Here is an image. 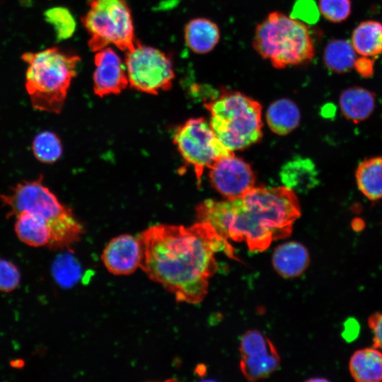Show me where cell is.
I'll return each instance as SVG.
<instances>
[{
  "label": "cell",
  "mask_w": 382,
  "mask_h": 382,
  "mask_svg": "<svg viewBox=\"0 0 382 382\" xmlns=\"http://www.w3.org/2000/svg\"><path fill=\"white\" fill-rule=\"evenodd\" d=\"M137 238L142 251L139 267L177 301L195 304L203 301L209 280L218 269L216 252L235 257L228 240L205 222L189 227L155 225Z\"/></svg>",
  "instance_id": "cell-1"
},
{
  "label": "cell",
  "mask_w": 382,
  "mask_h": 382,
  "mask_svg": "<svg viewBox=\"0 0 382 382\" xmlns=\"http://www.w3.org/2000/svg\"><path fill=\"white\" fill-rule=\"evenodd\" d=\"M196 212L199 221L226 240L245 242L251 252H262L272 241L289 237L301 215L295 192L285 186L254 187L236 199L205 200Z\"/></svg>",
  "instance_id": "cell-2"
},
{
  "label": "cell",
  "mask_w": 382,
  "mask_h": 382,
  "mask_svg": "<svg viewBox=\"0 0 382 382\" xmlns=\"http://www.w3.org/2000/svg\"><path fill=\"white\" fill-rule=\"evenodd\" d=\"M21 59L28 64L25 86L32 106L58 114L62 110L80 57L57 47L27 52Z\"/></svg>",
  "instance_id": "cell-3"
},
{
  "label": "cell",
  "mask_w": 382,
  "mask_h": 382,
  "mask_svg": "<svg viewBox=\"0 0 382 382\" xmlns=\"http://www.w3.org/2000/svg\"><path fill=\"white\" fill-rule=\"evenodd\" d=\"M253 47L275 69L303 65L315 56V47L306 23L273 11L255 28Z\"/></svg>",
  "instance_id": "cell-4"
},
{
  "label": "cell",
  "mask_w": 382,
  "mask_h": 382,
  "mask_svg": "<svg viewBox=\"0 0 382 382\" xmlns=\"http://www.w3.org/2000/svg\"><path fill=\"white\" fill-rule=\"evenodd\" d=\"M217 139L233 151L245 149L262 137V106L236 91H224L204 103Z\"/></svg>",
  "instance_id": "cell-5"
},
{
  "label": "cell",
  "mask_w": 382,
  "mask_h": 382,
  "mask_svg": "<svg viewBox=\"0 0 382 382\" xmlns=\"http://www.w3.org/2000/svg\"><path fill=\"white\" fill-rule=\"evenodd\" d=\"M0 200L10 208L11 216L27 211L44 217L52 229L51 248H67L79 241L83 232L71 210L42 183L41 175L37 180L18 183L10 194L0 195Z\"/></svg>",
  "instance_id": "cell-6"
},
{
  "label": "cell",
  "mask_w": 382,
  "mask_h": 382,
  "mask_svg": "<svg viewBox=\"0 0 382 382\" xmlns=\"http://www.w3.org/2000/svg\"><path fill=\"white\" fill-rule=\"evenodd\" d=\"M88 4L81 21L91 51L111 45L124 52L134 48L137 40L131 10L125 0H89Z\"/></svg>",
  "instance_id": "cell-7"
},
{
  "label": "cell",
  "mask_w": 382,
  "mask_h": 382,
  "mask_svg": "<svg viewBox=\"0 0 382 382\" xmlns=\"http://www.w3.org/2000/svg\"><path fill=\"white\" fill-rule=\"evenodd\" d=\"M124 63L129 84L137 91L157 94L173 86L175 72L172 61L158 49L137 40L132 50L125 52Z\"/></svg>",
  "instance_id": "cell-8"
},
{
  "label": "cell",
  "mask_w": 382,
  "mask_h": 382,
  "mask_svg": "<svg viewBox=\"0 0 382 382\" xmlns=\"http://www.w3.org/2000/svg\"><path fill=\"white\" fill-rule=\"evenodd\" d=\"M173 141L184 160L194 167L199 185L204 170L220 158L233 154L217 139L204 118H192L179 127Z\"/></svg>",
  "instance_id": "cell-9"
},
{
  "label": "cell",
  "mask_w": 382,
  "mask_h": 382,
  "mask_svg": "<svg viewBox=\"0 0 382 382\" xmlns=\"http://www.w3.org/2000/svg\"><path fill=\"white\" fill-rule=\"evenodd\" d=\"M240 369L251 381L265 378L280 365V357L270 340L258 330H249L241 339Z\"/></svg>",
  "instance_id": "cell-10"
},
{
  "label": "cell",
  "mask_w": 382,
  "mask_h": 382,
  "mask_svg": "<svg viewBox=\"0 0 382 382\" xmlns=\"http://www.w3.org/2000/svg\"><path fill=\"white\" fill-rule=\"evenodd\" d=\"M209 169L212 185L226 199L242 197L255 187L250 165L234 154L220 158Z\"/></svg>",
  "instance_id": "cell-11"
},
{
  "label": "cell",
  "mask_w": 382,
  "mask_h": 382,
  "mask_svg": "<svg viewBox=\"0 0 382 382\" xmlns=\"http://www.w3.org/2000/svg\"><path fill=\"white\" fill-rule=\"evenodd\" d=\"M95 53L94 93L100 97L120 93L129 84L125 63L110 46Z\"/></svg>",
  "instance_id": "cell-12"
},
{
  "label": "cell",
  "mask_w": 382,
  "mask_h": 382,
  "mask_svg": "<svg viewBox=\"0 0 382 382\" xmlns=\"http://www.w3.org/2000/svg\"><path fill=\"white\" fill-rule=\"evenodd\" d=\"M142 257L140 242L137 237L122 234L115 237L104 248L101 260L109 272L115 275L132 274Z\"/></svg>",
  "instance_id": "cell-13"
},
{
  "label": "cell",
  "mask_w": 382,
  "mask_h": 382,
  "mask_svg": "<svg viewBox=\"0 0 382 382\" xmlns=\"http://www.w3.org/2000/svg\"><path fill=\"white\" fill-rule=\"evenodd\" d=\"M272 261L279 275L294 278L301 275L307 269L310 256L304 245L291 241L282 243L274 250Z\"/></svg>",
  "instance_id": "cell-14"
},
{
  "label": "cell",
  "mask_w": 382,
  "mask_h": 382,
  "mask_svg": "<svg viewBox=\"0 0 382 382\" xmlns=\"http://www.w3.org/2000/svg\"><path fill=\"white\" fill-rule=\"evenodd\" d=\"M15 216V231L21 241L33 247L50 246L52 229L44 217L27 211L21 212Z\"/></svg>",
  "instance_id": "cell-15"
},
{
  "label": "cell",
  "mask_w": 382,
  "mask_h": 382,
  "mask_svg": "<svg viewBox=\"0 0 382 382\" xmlns=\"http://www.w3.org/2000/svg\"><path fill=\"white\" fill-rule=\"evenodd\" d=\"M187 46L195 53L203 54L215 48L220 40L216 23L206 18H196L187 22L184 29Z\"/></svg>",
  "instance_id": "cell-16"
},
{
  "label": "cell",
  "mask_w": 382,
  "mask_h": 382,
  "mask_svg": "<svg viewBox=\"0 0 382 382\" xmlns=\"http://www.w3.org/2000/svg\"><path fill=\"white\" fill-rule=\"evenodd\" d=\"M340 108L343 115L355 123L367 120L376 107V96L359 86L349 87L340 96Z\"/></svg>",
  "instance_id": "cell-17"
},
{
  "label": "cell",
  "mask_w": 382,
  "mask_h": 382,
  "mask_svg": "<svg viewBox=\"0 0 382 382\" xmlns=\"http://www.w3.org/2000/svg\"><path fill=\"white\" fill-rule=\"evenodd\" d=\"M280 178L294 192L305 193L317 185V172L308 158L299 157L287 162L282 168Z\"/></svg>",
  "instance_id": "cell-18"
},
{
  "label": "cell",
  "mask_w": 382,
  "mask_h": 382,
  "mask_svg": "<svg viewBox=\"0 0 382 382\" xmlns=\"http://www.w3.org/2000/svg\"><path fill=\"white\" fill-rule=\"evenodd\" d=\"M349 371L358 382L382 381V352L373 348L356 351L349 360Z\"/></svg>",
  "instance_id": "cell-19"
},
{
  "label": "cell",
  "mask_w": 382,
  "mask_h": 382,
  "mask_svg": "<svg viewBox=\"0 0 382 382\" xmlns=\"http://www.w3.org/2000/svg\"><path fill=\"white\" fill-rule=\"evenodd\" d=\"M300 111L291 100L281 98L267 108L266 120L270 129L279 135H285L296 129L300 122Z\"/></svg>",
  "instance_id": "cell-20"
},
{
  "label": "cell",
  "mask_w": 382,
  "mask_h": 382,
  "mask_svg": "<svg viewBox=\"0 0 382 382\" xmlns=\"http://www.w3.org/2000/svg\"><path fill=\"white\" fill-rule=\"evenodd\" d=\"M357 187L369 200L382 199V156L363 160L355 172Z\"/></svg>",
  "instance_id": "cell-21"
},
{
  "label": "cell",
  "mask_w": 382,
  "mask_h": 382,
  "mask_svg": "<svg viewBox=\"0 0 382 382\" xmlns=\"http://www.w3.org/2000/svg\"><path fill=\"white\" fill-rule=\"evenodd\" d=\"M351 44L361 56L373 57L382 53V23L374 20L361 22L353 30Z\"/></svg>",
  "instance_id": "cell-22"
},
{
  "label": "cell",
  "mask_w": 382,
  "mask_h": 382,
  "mask_svg": "<svg viewBox=\"0 0 382 382\" xmlns=\"http://www.w3.org/2000/svg\"><path fill=\"white\" fill-rule=\"evenodd\" d=\"M357 52L351 42L343 39H332L323 52V62L331 71L343 74L354 68Z\"/></svg>",
  "instance_id": "cell-23"
},
{
  "label": "cell",
  "mask_w": 382,
  "mask_h": 382,
  "mask_svg": "<svg viewBox=\"0 0 382 382\" xmlns=\"http://www.w3.org/2000/svg\"><path fill=\"white\" fill-rule=\"evenodd\" d=\"M32 149L35 158L45 163L57 161L62 154L59 139L54 133L49 131L42 132L35 137Z\"/></svg>",
  "instance_id": "cell-24"
},
{
  "label": "cell",
  "mask_w": 382,
  "mask_h": 382,
  "mask_svg": "<svg viewBox=\"0 0 382 382\" xmlns=\"http://www.w3.org/2000/svg\"><path fill=\"white\" fill-rule=\"evenodd\" d=\"M46 22L54 28L58 40L71 37L76 29L75 19L69 10L63 6H54L44 13Z\"/></svg>",
  "instance_id": "cell-25"
},
{
  "label": "cell",
  "mask_w": 382,
  "mask_h": 382,
  "mask_svg": "<svg viewBox=\"0 0 382 382\" xmlns=\"http://www.w3.org/2000/svg\"><path fill=\"white\" fill-rule=\"evenodd\" d=\"M53 277L59 285L70 287L79 280L81 267L76 259L69 253L59 255L52 267Z\"/></svg>",
  "instance_id": "cell-26"
},
{
  "label": "cell",
  "mask_w": 382,
  "mask_h": 382,
  "mask_svg": "<svg viewBox=\"0 0 382 382\" xmlns=\"http://www.w3.org/2000/svg\"><path fill=\"white\" fill-rule=\"evenodd\" d=\"M318 10L323 16L332 23H341L351 14L350 0H319Z\"/></svg>",
  "instance_id": "cell-27"
},
{
  "label": "cell",
  "mask_w": 382,
  "mask_h": 382,
  "mask_svg": "<svg viewBox=\"0 0 382 382\" xmlns=\"http://www.w3.org/2000/svg\"><path fill=\"white\" fill-rule=\"evenodd\" d=\"M21 274L12 262L0 259V291L10 292L19 285Z\"/></svg>",
  "instance_id": "cell-28"
},
{
  "label": "cell",
  "mask_w": 382,
  "mask_h": 382,
  "mask_svg": "<svg viewBox=\"0 0 382 382\" xmlns=\"http://www.w3.org/2000/svg\"><path fill=\"white\" fill-rule=\"evenodd\" d=\"M316 5L312 0H299L296 2L293 10L295 18H299L300 21L313 23L318 17V11ZM293 18V17H292Z\"/></svg>",
  "instance_id": "cell-29"
},
{
  "label": "cell",
  "mask_w": 382,
  "mask_h": 382,
  "mask_svg": "<svg viewBox=\"0 0 382 382\" xmlns=\"http://www.w3.org/2000/svg\"><path fill=\"white\" fill-rule=\"evenodd\" d=\"M368 324L373 332L374 347L382 349V313L371 315L369 318Z\"/></svg>",
  "instance_id": "cell-30"
},
{
  "label": "cell",
  "mask_w": 382,
  "mask_h": 382,
  "mask_svg": "<svg viewBox=\"0 0 382 382\" xmlns=\"http://www.w3.org/2000/svg\"><path fill=\"white\" fill-rule=\"evenodd\" d=\"M360 325L354 318H348L343 323L342 336L347 342H352L359 336Z\"/></svg>",
  "instance_id": "cell-31"
},
{
  "label": "cell",
  "mask_w": 382,
  "mask_h": 382,
  "mask_svg": "<svg viewBox=\"0 0 382 382\" xmlns=\"http://www.w3.org/2000/svg\"><path fill=\"white\" fill-rule=\"evenodd\" d=\"M354 68L364 78L373 76L374 71V61L369 57L361 56L355 60Z\"/></svg>",
  "instance_id": "cell-32"
},
{
  "label": "cell",
  "mask_w": 382,
  "mask_h": 382,
  "mask_svg": "<svg viewBox=\"0 0 382 382\" xmlns=\"http://www.w3.org/2000/svg\"><path fill=\"white\" fill-rule=\"evenodd\" d=\"M364 226H365V224L363 221V220L359 219H357L352 222V227L357 231L363 230V228H364Z\"/></svg>",
  "instance_id": "cell-33"
},
{
  "label": "cell",
  "mask_w": 382,
  "mask_h": 382,
  "mask_svg": "<svg viewBox=\"0 0 382 382\" xmlns=\"http://www.w3.org/2000/svg\"><path fill=\"white\" fill-rule=\"evenodd\" d=\"M308 381H326V379H324V378H314V379H309Z\"/></svg>",
  "instance_id": "cell-34"
}]
</instances>
